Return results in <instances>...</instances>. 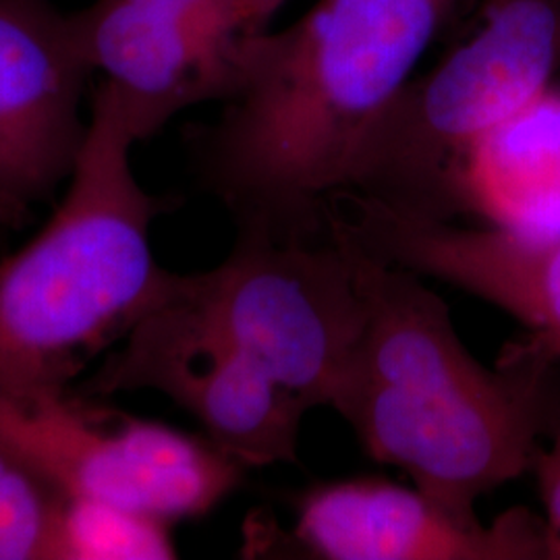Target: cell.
<instances>
[{"label":"cell","mask_w":560,"mask_h":560,"mask_svg":"<svg viewBox=\"0 0 560 560\" xmlns=\"http://www.w3.org/2000/svg\"><path fill=\"white\" fill-rule=\"evenodd\" d=\"M30 217V203L0 191V226L21 224Z\"/></svg>","instance_id":"obj_16"},{"label":"cell","mask_w":560,"mask_h":560,"mask_svg":"<svg viewBox=\"0 0 560 560\" xmlns=\"http://www.w3.org/2000/svg\"><path fill=\"white\" fill-rule=\"evenodd\" d=\"M154 390L252 467L295 463L305 400L272 381L185 295L145 314L83 382L90 397Z\"/></svg>","instance_id":"obj_7"},{"label":"cell","mask_w":560,"mask_h":560,"mask_svg":"<svg viewBox=\"0 0 560 560\" xmlns=\"http://www.w3.org/2000/svg\"><path fill=\"white\" fill-rule=\"evenodd\" d=\"M332 219L381 260L501 307L529 330L532 345L560 361V240L409 217L353 191L337 198Z\"/></svg>","instance_id":"obj_11"},{"label":"cell","mask_w":560,"mask_h":560,"mask_svg":"<svg viewBox=\"0 0 560 560\" xmlns=\"http://www.w3.org/2000/svg\"><path fill=\"white\" fill-rule=\"evenodd\" d=\"M550 446L536 451L532 463V471L538 478L541 502L546 511V541H548V559L560 560V416L552 432Z\"/></svg>","instance_id":"obj_15"},{"label":"cell","mask_w":560,"mask_h":560,"mask_svg":"<svg viewBox=\"0 0 560 560\" xmlns=\"http://www.w3.org/2000/svg\"><path fill=\"white\" fill-rule=\"evenodd\" d=\"M73 23L92 73L102 75L101 90L138 143L194 106L226 101L258 36L129 0H96Z\"/></svg>","instance_id":"obj_8"},{"label":"cell","mask_w":560,"mask_h":560,"mask_svg":"<svg viewBox=\"0 0 560 560\" xmlns=\"http://www.w3.org/2000/svg\"><path fill=\"white\" fill-rule=\"evenodd\" d=\"M171 527L115 502L60 497L50 560L175 559Z\"/></svg>","instance_id":"obj_13"},{"label":"cell","mask_w":560,"mask_h":560,"mask_svg":"<svg viewBox=\"0 0 560 560\" xmlns=\"http://www.w3.org/2000/svg\"><path fill=\"white\" fill-rule=\"evenodd\" d=\"M560 71V0H483L476 32L402 85L347 191L421 219L467 212L474 150Z\"/></svg>","instance_id":"obj_4"},{"label":"cell","mask_w":560,"mask_h":560,"mask_svg":"<svg viewBox=\"0 0 560 560\" xmlns=\"http://www.w3.org/2000/svg\"><path fill=\"white\" fill-rule=\"evenodd\" d=\"M291 540L326 560L548 559L544 520L513 509L492 525L381 478L324 481L295 502Z\"/></svg>","instance_id":"obj_9"},{"label":"cell","mask_w":560,"mask_h":560,"mask_svg":"<svg viewBox=\"0 0 560 560\" xmlns=\"http://www.w3.org/2000/svg\"><path fill=\"white\" fill-rule=\"evenodd\" d=\"M138 141L96 90L80 156L52 217L0 260V390H67L138 322L173 300L152 224L166 201L143 189Z\"/></svg>","instance_id":"obj_3"},{"label":"cell","mask_w":560,"mask_h":560,"mask_svg":"<svg viewBox=\"0 0 560 560\" xmlns=\"http://www.w3.org/2000/svg\"><path fill=\"white\" fill-rule=\"evenodd\" d=\"M365 305L353 376L335 411L365 453L463 517L481 494L532 469L560 416L559 361L529 340L497 370L460 342L446 303L418 275L381 260L328 219Z\"/></svg>","instance_id":"obj_2"},{"label":"cell","mask_w":560,"mask_h":560,"mask_svg":"<svg viewBox=\"0 0 560 560\" xmlns=\"http://www.w3.org/2000/svg\"><path fill=\"white\" fill-rule=\"evenodd\" d=\"M467 212L525 240H560V92L504 120L474 150Z\"/></svg>","instance_id":"obj_12"},{"label":"cell","mask_w":560,"mask_h":560,"mask_svg":"<svg viewBox=\"0 0 560 560\" xmlns=\"http://www.w3.org/2000/svg\"><path fill=\"white\" fill-rule=\"evenodd\" d=\"M0 446L62 499L104 501L164 523L200 520L249 469L203 434L67 390H0Z\"/></svg>","instance_id":"obj_5"},{"label":"cell","mask_w":560,"mask_h":560,"mask_svg":"<svg viewBox=\"0 0 560 560\" xmlns=\"http://www.w3.org/2000/svg\"><path fill=\"white\" fill-rule=\"evenodd\" d=\"M60 494L0 446V560H50Z\"/></svg>","instance_id":"obj_14"},{"label":"cell","mask_w":560,"mask_h":560,"mask_svg":"<svg viewBox=\"0 0 560 560\" xmlns=\"http://www.w3.org/2000/svg\"><path fill=\"white\" fill-rule=\"evenodd\" d=\"M457 0H318L258 34L219 119L191 133L201 185L237 233L328 235V201Z\"/></svg>","instance_id":"obj_1"},{"label":"cell","mask_w":560,"mask_h":560,"mask_svg":"<svg viewBox=\"0 0 560 560\" xmlns=\"http://www.w3.org/2000/svg\"><path fill=\"white\" fill-rule=\"evenodd\" d=\"M90 75L73 15L46 0H0V191L36 203L71 177Z\"/></svg>","instance_id":"obj_10"},{"label":"cell","mask_w":560,"mask_h":560,"mask_svg":"<svg viewBox=\"0 0 560 560\" xmlns=\"http://www.w3.org/2000/svg\"><path fill=\"white\" fill-rule=\"evenodd\" d=\"M185 295L310 409H335L358 363L365 305L330 233L316 241L237 233L226 260L185 275Z\"/></svg>","instance_id":"obj_6"}]
</instances>
